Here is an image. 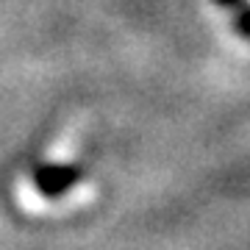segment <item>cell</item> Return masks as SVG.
Listing matches in <instances>:
<instances>
[{"instance_id": "obj_1", "label": "cell", "mask_w": 250, "mask_h": 250, "mask_svg": "<svg viewBox=\"0 0 250 250\" xmlns=\"http://www.w3.org/2000/svg\"><path fill=\"white\" fill-rule=\"evenodd\" d=\"M83 178V167L72 161H56V164H42L34 170V189L47 200L64 197L70 189L78 187Z\"/></svg>"}, {"instance_id": "obj_2", "label": "cell", "mask_w": 250, "mask_h": 250, "mask_svg": "<svg viewBox=\"0 0 250 250\" xmlns=\"http://www.w3.org/2000/svg\"><path fill=\"white\" fill-rule=\"evenodd\" d=\"M233 22H236V34L242 39H250V0H242L233 9Z\"/></svg>"}, {"instance_id": "obj_3", "label": "cell", "mask_w": 250, "mask_h": 250, "mask_svg": "<svg viewBox=\"0 0 250 250\" xmlns=\"http://www.w3.org/2000/svg\"><path fill=\"white\" fill-rule=\"evenodd\" d=\"M214 3H217V6H223V9H236L242 0H214Z\"/></svg>"}]
</instances>
